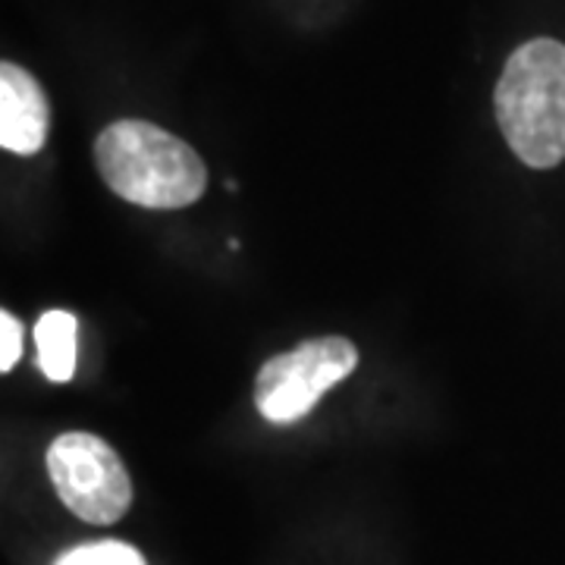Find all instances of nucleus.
Listing matches in <instances>:
<instances>
[{
	"mask_svg": "<svg viewBox=\"0 0 565 565\" xmlns=\"http://www.w3.org/2000/svg\"><path fill=\"white\" fill-rule=\"evenodd\" d=\"M95 163L122 202L177 211L207 189V167L189 141L148 120H117L95 141Z\"/></svg>",
	"mask_w": 565,
	"mask_h": 565,
	"instance_id": "obj_1",
	"label": "nucleus"
},
{
	"mask_svg": "<svg viewBox=\"0 0 565 565\" xmlns=\"http://www.w3.org/2000/svg\"><path fill=\"white\" fill-rule=\"evenodd\" d=\"M497 122L515 158L534 170L565 161V44L525 41L512 51L497 92Z\"/></svg>",
	"mask_w": 565,
	"mask_h": 565,
	"instance_id": "obj_2",
	"label": "nucleus"
},
{
	"mask_svg": "<svg viewBox=\"0 0 565 565\" xmlns=\"http://www.w3.org/2000/svg\"><path fill=\"white\" fill-rule=\"evenodd\" d=\"M47 475L63 505L88 525H114L132 505V478L98 434H61L47 449Z\"/></svg>",
	"mask_w": 565,
	"mask_h": 565,
	"instance_id": "obj_3",
	"label": "nucleus"
},
{
	"mask_svg": "<svg viewBox=\"0 0 565 565\" xmlns=\"http://www.w3.org/2000/svg\"><path fill=\"white\" fill-rule=\"evenodd\" d=\"M359 364V349L345 337L305 340L262 364L255 381V405L270 424L305 418L330 386L343 384Z\"/></svg>",
	"mask_w": 565,
	"mask_h": 565,
	"instance_id": "obj_4",
	"label": "nucleus"
},
{
	"mask_svg": "<svg viewBox=\"0 0 565 565\" xmlns=\"http://www.w3.org/2000/svg\"><path fill=\"white\" fill-rule=\"evenodd\" d=\"M51 107L44 88L17 63L0 66V145L13 154H39L47 139Z\"/></svg>",
	"mask_w": 565,
	"mask_h": 565,
	"instance_id": "obj_5",
	"label": "nucleus"
},
{
	"mask_svg": "<svg viewBox=\"0 0 565 565\" xmlns=\"http://www.w3.org/2000/svg\"><path fill=\"white\" fill-rule=\"evenodd\" d=\"M76 337L79 323L70 311H44L35 323V343H39V364L47 381L66 384L76 374Z\"/></svg>",
	"mask_w": 565,
	"mask_h": 565,
	"instance_id": "obj_6",
	"label": "nucleus"
},
{
	"mask_svg": "<svg viewBox=\"0 0 565 565\" xmlns=\"http://www.w3.org/2000/svg\"><path fill=\"white\" fill-rule=\"evenodd\" d=\"M57 565H145L136 546L120 544V541H98V544H85L63 553Z\"/></svg>",
	"mask_w": 565,
	"mask_h": 565,
	"instance_id": "obj_7",
	"label": "nucleus"
},
{
	"mask_svg": "<svg viewBox=\"0 0 565 565\" xmlns=\"http://www.w3.org/2000/svg\"><path fill=\"white\" fill-rule=\"evenodd\" d=\"M22 355V327L10 311H0V371H13Z\"/></svg>",
	"mask_w": 565,
	"mask_h": 565,
	"instance_id": "obj_8",
	"label": "nucleus"
}]
</instances>
